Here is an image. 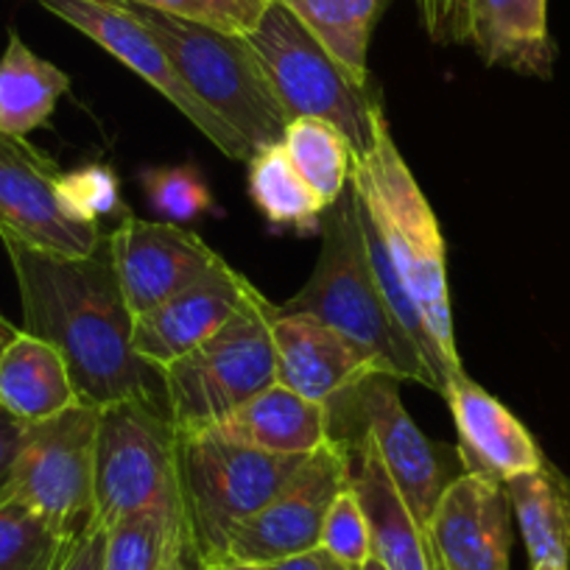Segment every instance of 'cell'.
Returning a JSON list of instances; mask_svg holds the SVG:
<instances>
[{
    "label": "cell",
    "instance_id": "cell-5",
    "mask_svg": "<svg viewBox=\"0 0 570 570\" xmlns=\"http://www.w3.org/2000/svg\"><path fill=\"white\" fill-rule=\"evenodd\" d=\"M303 462L305 456L255 451L210 431L179 436V498L196 568L222 564L233 531L272 501Z\"/></svg>",
    "mask_w": 570,
    "mask_h": 570
},
{
    "label": "cell",
    "instance_id": "cell-32",
    "mask_svg": "<svg viewBox=\"0 0 570 570\" xmlns=\"http://www.w3.org/2000/svg\"><path fill=\"white\" fill-rule=\"evenodd\" d=\"M320 548L331 551L342 562L353 564V568H364L366 559L372 557V537L370 523H366L364 507H361L358 495L353 487L342 492L327 509L325 523H322Z\"/></svg>",
    "mask_w": 570,
    "mask_h": 570
},
{
    "label": "cell",
    "instance_id": "cell-42",
    "mask_svg": "<svg viewBox=\"0 0 570 570\" xmlns=\"http://www.w3.org/2000/svg\"><path fill=\"white\" fill-rule=\"evenodd\" d=\"M361 570H386V568H383L381 559H377V557H370V559H366L364 568H361Z\"/></svg>",
    "mask_w": 570,
    "mask_h": 570
},
{
    "label": "cell",
    "instance_id": "cell-37",
    "mask_svg": "<svg viewBox=\"0 0 570 570\" xmlns=\"http://www.w3.org/2000/svg\"><path fill=\"white\" fill-rule=\"evenodd\" d=\"M261 570H358L353 564L342 562L338 557H333L331 551L325 548H311V551L297 553V557H288V559H279V562L272 564H255Z\"/></svg>",
    "mask_w": 570,
    "mask_h": 570
},
{
    "label": "cell",
    "instance_id": "cell-20",
    "mask_svg": "<svg viewBox=\"0 0 570 570\" xmlns=\"http://www.w3.org/2000/svg\"><path fill=\"white\" fill-rule=\"evenodd\" d=\"M210 434L277 456H308L331 440V420L325 405L274 381L216 422Z\"/></svg>",
    "mask_w": 570,
    "mask_h": 570
},
{
    "label": "cell",
    "instance_id": "cell-35",
    "mask_svg": "<svg viewBox=\"0 0 570 570\" xmlns=\"http://www.w3.org/2000/svg\"><path fill=\"white\" fill-rule=\"evenodd\" d=\"M104 534H107V529L92 523L85 534L70 542L68 553L57 570H104Z\"/></svg>",
    "mask_w": 570,
    "mask_h": 570
},
{
    "label": "cell",
    "instance_id": "cell-9",
    "mask_svg": "<svg viewBox=\"0 0 570 570\" xmlns=\"http://www.w3.org/2000/svg\"><path fill=\"white\" fill-rule=\"evenodd\" d=\"M327 420L333 440L353 428H364L409 514L428 529L445 490L464 473V464L456 448L440 445L422 434L400 400L397 381L389 375L366 377L361 386L327 405Z\"/></svg>",
    "mask_w": 570,
    "mask_h": 570
},
{
    "label": "cell",
    "instance_id": "cell-16",
    "mask_svg": "<svg viewBox=\"0 0 570 570\" xmlns=\"http://www.w3.org/2000/svg\"><path fill=\"white\" fill-rule=\"evenodd\" d=\"M448 570H512V503L503 481L462 473L428 525Z\"/></svg>",
    "mask_w": 570,
    "mask_h": 570
},
{
    "label": "cell",
    "instance_id": "cell-8",
    "mask_svg": "<svg viewBox=\"0 0 570 570\" xmlns=\"http://www.w3.org/2000/svg\"><path fill=\"white\" fill-rule=\"evenodd\" d=\"M177 451L166 397L140 394L101 405L92 453L96 523L107 529L135 509L179 498Z\"/></svg>",
    "mask_w": 570,
    "mask_h": 570
},
{
    "label": "cell",
    "instance_id": "cell-10",
    "mask_svg": "<svg viewBox=\"0 0 570 570\" xmlns=\"http://www.w3.org/2000/svg\"><path fill=\"white\" fill-rule=\"evenodd\" d=\"M96 405L76 403L51 420L26 428L23 445L3 487V495L40 512L68 540L96 523Z\"/></svg>",
    "mask_w": 570,
    "mask_h": 570
},
{
    "label": "cell",
    "instance_id": "cell-12",
    "mask_svg": "<svg viewBox=\"0 0 570 570\" xmlns=\"http://www.w3.org/2000/svg\"><path fill=\"white\" fill-rule=\"evenodd\" d=\"M101 224L81 218L62 196V168L26 137L0 135V240L57 257H90Z\"/></svg>",
    "mask_w": 570,
    "mask_h": 570
},
{
    "label": "cell",
    "instance_id": "cell-19",
    "mask_svg": "<svg viewBox=\"0 0 570 570\" xmlns=\"http://www.w3.org/2000/svg\"><path fill=\"white\" fill-rule=\"evenodd\" d=\"M442 394L456 422V451L464 473L490 475L507 484L514 475L534 473L548 462L523 422L464 370L445 383Z\"/></svg>",
    "mask_w": 570,
    "mask_h": 570
},
{
    "label": "cell",
    "instance_id": "cell-36",
    "mask_svg": "<svg viewBox=\"0 0 570 570\" xmlns=\"http://www.w3.org/2000/svg\"><path fill=\"white\" fill-rule=\"evenodd\" d=\"M26 422L18 420L7 405L0 403V492L7 487L9 473H12L14 456H18L20 445L26 436Z\"/></svg>",
    "mask_w": 570,
    "mask_h": 570
},
{
    "label": "cell",
    "instance_id": "cell-27",
    "mask_svg": "<svg viewBox=\"0 0 570 570\" xmlns=\"http://www.w3.org/2000/svg\"><path fill=\"white\" fill-rule=\"evenodd\" d=\"M283 3L361 85H372V31L381 23L392 0H283Z\"/></svg>",
    "mask_w": 570,
    "mask_h": 570
},
{
    "label": "cell",
    "instance_id": "cell-1",
    "mask_svg": "<svg viewBox=\"0 0 570 570\" xmlns=\"http://www.w3.org/2000/svg\"><path fill=\"white\" fill-rule=\"evenodd\" d=\"M18 277L23 331L62 353L81 403L163 394L160 372L131 350L135 316L112 266L109 233L90 257H57L3 240Z\"/></svg>",
    "mask_w": 570,
    "mask_h": 570
},
{
    "label": "cell",
    "instance_id": "cell-11",
    "mask_svg": "<svg viewBox=\"0 0 570 570\" xmlns=\"http://www.w3.org/2000/svg\"><path fill=\"white\" fill-rule=\"evenodd\" d=\"M37 3L68 26H73L76 31L90 37L96 46L112 53L131 73H137L146 85L166 96L224 157L249 163V157L255 155L249 142L194 96V90L185 85L179 70L174 68L171 57L157 40L155 31L135 12H129L126 3H120V0H37Z\"/></svg>",
    "mask_w": 570,
    "mask_h": 570
},
{
    "label": "cell",
    "instance_id": "cell-15",
    "mask_svg": "<svg viewBox=\"0 0 570 570\" xmlns=\"http://www.w3.org/2000/svg\"><path fill=\"white\" fill-rule=\"evenodd\" d=\"M249 288V279L222 257L166 303L135 316L131 350L157 372L166 370L227 325L244 305Z\"/></svg>",
    "mask_w": 570,
    "mask_h": 570
},
{
    "label": "cell",
    "instance_id": "cell-31",
    "mask_svg": "<svg viewBox=\"0 0 570 570\" xmlns=\"http://www.w3.org/2000/svg\"><path fill=\"white\" fill-rule=\"evenodd\" d=\"M129 3H140L233 37L252 35L266 9L272 7V0H129Z\"/></svg>",
    "mask_w": 570,
    "mask_h": 570
},
{
    "label": "cell",
    "instance_id": "cell-34",
    "mask_svg": "<svg viewBox=\"0 0 570 570\" xmlns=\"http://www.w3.org/2000/svg\"><path fill=\"white\" fill-rule=\"evenodd\" d=\"M416 14L422 20V29L428 37L442 46H456L464 42L462 12H459V0H414Z\"/></svg>",
    "mask_w": 570,
    "mask_h": 570
},
{
    "label": "cell",
    "instance_id": "cell-33",
    "mask_svg": "<svg viewBox=\"0 0 570 570\" xmlns=\"http://www.w3.org/2000/svg\"><path fill=\"white\" fill-rule=\"evenodd\" d=\"M62 196L81 218L101 224L112 213H129L120 207V185L109 166H85L62 174Z\"/></svg>",
    "mask_w": 570,
    "mask_h": 570
},
{
    "label": "cell",
    "instance_id": "cell-23",
    "mask_svg": "<svg viewBox=\"0 0 570 570\" xmlns=\"http://www.w3.org/2000/svg\"><path fill=\"white\" fill-rule=\"evenodd\" d=\"M509 503L518 518L531 564L570 562V479L546 462L534 473L509 479Z\"/></svg>",
    "mask_w": 570,
    "mask_h": 570
},
{
    "label": "cell",
    "instance_id": "cell-7",
    "mask_svg": "<svg viewBox=\"0 0 570 570\" xmlns=\"http://www.w3.org/2000/svg\"><path fill=\"white\" fill-rule=\"evenodd\" d=\"M120 3L155 31L194 96L238 131L252 151L283 142L292 118L268 85L246 37L222 35L129 0Z\"/></svg>",
    "mask_w": 570,
    "mask_h": 570
},
{
    "label": "cell",
    "instance_id": "cell-25",
    "mask_svg": "<svg viewBox=\"0 0 570 570\" xmlns=\"http://www.w3.org/2000/svg\"><path fill=\"white\" fill-rule=\"evenodd\" d=\"M188 548L183 498L149 503L107 525L104 570H163Z\"/></svg>",
    "mask_w": 570,
    "mask_h": 570
},
{
    "label": "cell",
    "instance_id": "cell-28",
    "mask_svg": "<svg viewBox=\"0 0 570 570\" xmlns=\"http://www.w3.org/2000/svg\"><path fill=\"white\" fill-rule=\"evenodd\" d=\"M283 146L305 183L331 207L347 190L353 174V146L322 118H294L283 135Z\"/></svg>",
    "mask_w": 570,
    "mask_h": 570
},
{
    "label": "cell",
    "instance_id": "cell-21",
    "mask_svg": "<svg viewBox=\"0 0 570 570\" xmlns=\"http://www.w3.org/2000/svg\"><path fill=\"white\" fill-rule=\"evenodd\" d=\"M470 46L487 68H503L531 79H551L553 48L548 0H473Z\"/></svg>",
    "mask_w": 570,
    "mask_h": 570
},
{
    "label": "cell",
    "instance_id": "cell-26",
    "mask_svg": "<svg viewBox=\"0 0 570 570\" xmlns=\"http://www.w3.org/2000/svg\"><path fill=\"white\" fill-rule=\"evenodd\" d=\"M249 196L272 227L314 233L327 205L294 168L283 142L263 146L249 157Z\"/></svg>",
    "mask_w": 570,
    "mask_h": 570
},
{
    "label": "cell",
    "instance_id": "cell-14",
    "mask_svg": "<svg viewBox=\"0 0 570 570\" xmlns=\"http://www.w3.org/2000/svg\"><path fill=\"white\" fill-rule=\"evenodd\" d=\"M109 249L131 316L157 308L222 261V255L190 229L168 222H146L131 213L109 229Z\"/></svg>",
    "mask_w": 570,
    "mask_h": 570
},
{
    "label": "cell",
    "instance_id": "cell-17",
    "mask_svg": "<svg viewBox=\"0 0 570 570\" xmlns=\"http://www.w3.org/2000/svg\"><path fill=\"white\" fill-rule=\"evenodd\" d=\"M277 383L314 403L333 405L372 375L377 366L338 331L311 314H283L272 322Z\"/></svg>",
    "mask_w": 570,
    "mask_h": 570
},
{
    "label": "cell",
    "instance_id": "cell-4",
    "mask_svg": "<svg viewBox=\"0 0 570 570\" xmlns=\"http://www.w3.org/2000/svg\"><path fill=\"white\" fill-rule=\"evenodd\" d=\"M277 305L255 285L238 314L210 338L160 370L168 414L179 436L210 431L277 381L272 322Z\"/></svg>",
    "mask_w": 570,
    "mask_h": 570
},
{
    "label": "cell",
    "instance_id": "cell-29",
    "mask_svg": "<svg viewBox=\"0 0 570 570\" xmlns=\"http://www.w3.org/2000/svg\"><path fill=\"white\" fill-rule=\"evenodd\" d=\"M70 542L40 512L0 492V570H57Z\"/></svg>",
    "mask_w": 570,
    "mask_h": 570
},
{
    "label": "cell",
    "instance_id": "cell-2",
    "mask_svg": "<svg viewBox=\"0 0 570 570\" xmlns=\"http://www.w3.org/2000/svg\"><path fill=\"white\" fill-rule=\"evenodd\" d=\"M277 308L283 314H311L325 322L350 344H355L381 375L394 381H414L440 392L431 366L411 344V338L400 331L377 292L366 261L353 185H347V190L327 207L322 218V252L314 274L303 292Z\"/></svg>",
    "mask_w": 570,
    "mask_h": 570
},
{
    "label": "cell",
    "instance_id": "cell-22",
    "mask_svg": "<svg viewBox=\"0 0 570 570\" xmlns=\"http://www.w3.org/2000/svg\"><path fill=\"white\" fill-rule=\"evenodd\" d=\"M0 403L26 425H35L81 400L62 353L46 338L20 331L0 355Z\"/></svg>",
    "mask_w": 570,
    "mask_h": 570
},
{
    "label": "cell",
    "instance_id": "cell-40",
    "mask_svg": "<svg viewBox=\"0 0 570 570\" xmlns=\"http://www.w3.org/2000/svg\"><path fill=\"white\" fill-rule=\"evenodd\" d=\"M470 9H473V0H459V12H462V29H464V42L470 35Z\"/></svg>",
    "mask_w": 570,
    "mask_h": 570
},
{
    "label": "cell",
    "instance_id": "cell-3",
    "mask_svg": "<svg viewBox=\"0 0 570 570\" xmlns=\"http://www.w3.org/2000/svg\"><path fill=\"white\" fill-rule=\"evenodd\" d=\"M350 185L370 207L448 370L459 375L464 366L453 338L445 240L434 210L400 155L383 109L375 118L370 155L364 160H353Z\"/></svg>",
    "mask_w": 570,
    "mask_h": 570
},
{
    "label": "cell",
    "instance_id": "cell-18",
    "mask_svg": "<svg viewBox=\"0 0 570 570\" xmlns=\"http://www.w3.org/2000/svg\"><path fill=\"white\" fill-rule=\"evenodd\" d=\"M347 448L350 487L364 507L372 537V557L386 570H448L431 531L422 529L405 509L381 462L375 442L364 428L336 436Z\"/></svg>",
    "mask_w": 570,
    "mask_h": 570
},
{
    "label": "cell",
    "instance_id": "cell-13",
    "mask_svg": "<svg viewBox=\"0 0 570 570\" xmlns=\"http://www.w3.org/2000/svg\"><path fill=\"white\" fill-rule=\"evenodd\" d=\"M347 487V448L342 440H327L305 456L272 501L233 531L224 562L272 564L316 548L327 509Z\"/></svg>",
    "mask_w": 570,
    "mask_h": 570
},
{
    "label": "cell",
    "instance_id": "cell-30",
    "mask_svg": "<svg viewBox=\"0 0 570 570\" xmlns=\"http://www.w3.org/2000/svg\"><path fill=\"white\" fill-rule=\"evenodd\" d=\"M149 207L168 224L194 222L213 207L210 188L194 166L151 168L142 174Z\"/></svg>",
    "mask_w": 570,
    "mask_h": 570
},
{
    "label": "cell",
    "instance_id": "cell-6",
    "mask_svg": "<svg viewBox=\"0 0 570 570\" xmlns=\"http://www.w3.org/2000/svg\"><path fill=\"white\" fill-rule=\"evenodd\" d=\"M246 42L288 118L331 120L353 146V160L370 155L381 98L322 46L283 0H272Z\"/></svg>",
    "mask_w": 570,
    "mask_h": 570
},
{
    "label": "cell",
    "instance_id": "cell-41",
    "mask_svg": "<svg viewBox=\"0 0 570 570\" xmlns=\"http://www.w3.org/2000/svg\"><path fill=\"white\" fill-rule=\"evenodd\" d=\"M202 570H261L255 564H235V562H222V564H213V568H202Z\"/></svg>",
    "mask_w": 570,
    "mask_h": 570
},
{
    "label": "cell",
    "instance_id": "cell-24",
    "mask_svg": "<svg viewBox=\"0 0 570 570\" xmlns=\"http://www.w3.org/2000/svg\"><path fill=\"white\" fill-rule=\"evenodd\" d=\"M68 87L62 68L37 57L18 31H9L7 51L0 57V135L29 137L40 129Z\"/></svg>",
    "mask_w": 570,
    "mask_h": 570
},
{
    "label": "cell",
    "instance_id": "cell-38",
    "mask_svg": "<svg viewBox=\"0 0 570 570\" xmlns=\"http://www.w3.org/2000/svg\"><path fill=\"white\" fill-rule=\"evenodd\" d=\"M163 570H199V568H196L194 559H190V551L185 548V551H179L177 557L168 559V562L163 564Z\"/></svg>",
    "mask_w": 570,
    "mask_h": 570
},
{
    "label": "cell",
    "instance_id": "cell-39",
    "mask_svg": "<svg viewBox=\"0 0 570 570\" xmlns=\"http://www.w3.org/2000/svg\"><path fill=\"white\" fill-rule=\"evenodd\" d=\"M18 327L12 325V322L9 320H3V316H0V355H3V350L9 347V344L14 342V336H18Z\"/></svg>",
    "mask_w": 570,
    "mask_h": 570
},
{
    "label": "cell",
    "instance_id": "cell-43",
    "mask_svg": "<svg viewBox=\"0 0 570 570\" xmlns=\"http://www.w3.org/2000/svg\"><path fill=\"white\" fill-rule=\"evenodd\" d=\"M531 570H568L562 564H531Z\"/></svg>",
    "mask_w": 570,
    "mask_h": 570
}]
</instances>
